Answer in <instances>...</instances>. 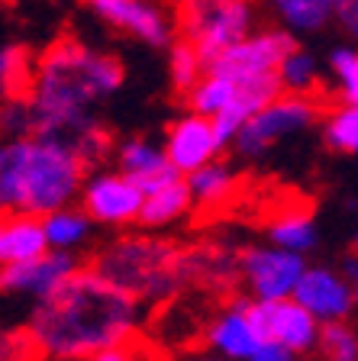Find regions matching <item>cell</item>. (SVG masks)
Wrapping results in <instances>:
<instances>
[{
  "mask_svg": "<svg viewBox=\"0 0 358 361\" xmlns=\"http://www.w3.org/2000/svg\"><path fill=\"white\" fill-rule=\"evenodd\" d=\"M355 248H358V229H355Z\"/></svg>",
  "mask_w": 358,
  "mask_h": 361,
  "instance_id": "35",
  "label": "cell"
},
{
  "mask_svg": "<svg viewBox=\"0 0 358 361\" xmlns=\"http://www.w3.org/2000/svg\"><path fill=\"white\" fill-rule=\"evenodd\" d=\"M236 264H239V281L246 284L249 297L278 300V297H291L310 262L300 252L268 242V245H249L242 255H236Z\"/></svg>",
  "mask_w": 358,
  "mask_h": 361,
  "instance_id": "9",
  "label": "cell"
},
{
  "mask_svg": "<svg viewBox=\"0 0 358 361\" xmlns=\"http://www.w3.org/2000/svg\"><path fill=\"white\" fill-rule=\"evenodd\" d=\"M323 142L333 152L358 155V106L355 104H333L320 116Z\"/></svg>",
  "mask_w": 358,
  "mask_h": 361,
  "instance_id": "26",
  "label": "cell"
},
{
  "mask_svg": "<svg viewBox=\"0 0 358 361\" xmlns=\"http://www.w3.org/2000/svg\"><path fill=\"white\" fill-rule=\"evenodd\" d=\"M42 223V235L49 248H59V252H75L81 255L84 248L94 239V219L81 210V203H68L59 210L39 216Z\"/></svg>",
  "mask_w": 358,
  "mask_h": 361,
  "instance_id": "19",
  "label": "cell"
},
{
  "mask_svg": "<svg viewBox=\"0 0 358 361\" xmlns=\"http://www.w3.org/2000/svg\"><path fill=\"white\" fill-rule=\"evenodd\" d=\"M84 4H88V7H90V4H97V0H84Z\"/></svg>",
  "mask_w": 358,
  "mask_h": 361,
  "instance_id": "34",
  "label": "cell"
},
{
  "mask_svg": "<svg viewBox=\"0 0 358 361\" xmlns=\"http://www.w3.org/2000/svg\"><path fill=\"white\" fill-rule=\"evenodd\" d=\"M81 264H84L81 255H75V252L45 248L42 255H32L26 262L0 268V297H7V300H30V307H36L45 297H52Z\"/></svg>",
  "mask_w": 358,
  "mask_h": 361,
  "instance_id": "10",
  "label": "cell"
},
{
  "mask_svg": "<svg viewBox=\"0 0 358 361\" xmlns=\"http://www.w3.org/2000/svg\"><path fill=\"white\" fill-rule=\"evenodd\" d=\"M236 94V81L229 75H220V71H203L191 87L181 94L187 104V110L203 113V116H217L220 110H226Z\"/></svg>",
  "mask_w": 358,
  "mask_h": 361,
  "instance_id": "24",
  "label": "cell"
},
{
  "mask_svg": "<svg viewBox=\"0 0 358 361\" xmlns=\"http://www.w3.org/2000/svg\"><path fill=\"white\" fill-rule=\"evenodd\" d=\"M297 45V36L291 30H258V32H246V36L232 42L229 49L217 55V59L207 65V71H220V75H229L232 81L239 78H255V75H271L278 68V61L291 52Z\"/></svg>",
  "mask_w": 358,
  "mask_h": 361,
  "instance_id": "12",
  "label": "cell"
},
{
  "mask_svg": "<svg viewBox=\"0 0 358 361\" xmlns=\"http://www.w3.org/2000/svg\"><path fill=\"white\" fill-rule=\"evenodd\" d=\"M13 358H36L26 326H0V361Z\"/></svg>",
  "mask_w": 358,
  "mask_h": 361,
  "instance_id": "30",
  "label": "cell"
},
{
  "mask_svg": "<svg viewBox=\"0 0 358 361\" xmlns=\"http://www.w3.org/2000/svg\"><path fill=\"white\" fill-rule=\"evenodd\" d=\"M162 149H165V158H168V165H172L174 171L191 174L194 168H201V165H207V161L223 155L226 145L217 135V126H213L210 116L187 110V113H181L172 126L165 129Z\"/></svg>",
  "mask_w": 358,
  "mask_h": 361,
  "instance_id": "14",
  "label": "cell"
},
{
  "mask_svg": "<svg viewBox=\"0 0 358 361\" xmlns=\"http://www.w3.org/2000/svg\"><path fill=\"white\" fill-rule=\"evenodd\" d=\"M142 316L145 303L84 262L52 297L30 310L23 326L36 358L100 361L110 348L139 345Z\"/></svg>",
  "mask_w": 358,
  "mask_h": 361,
  "instance_id": "2",
  "label": "cell"
},
{
  "mask_svg": "<svg viewBox=\"0 0 358 361\" xmlns=\"http://www.w3.org/2000/svg\"><path fill=\"white\" fill-rule=\"evenodd\" d=\"M336 268L342 271V274H345L349 281H358V248L352 252V255H345V258H342V264H336Z\"/></svg>",
  "mask_w": 358,
  "mask_h": 361,
  "instance_id": "32",
  "label": "cell"
},
{
  "mask_svg": "<svg viewBox=\"0 0 358 361\" xmlns=\"http://www.w3.org/2000/svg\"><path fill=\"white\" fill-rule=\"evenodd\" d=\"M203 345H207V352L220 355V358H236V361H291L294 358L284 345L261 336V329L255 326L252 313H249V297H239V300L226 303L210 319L207 332H203Z\"/></svg>",
  "mask_w": 358,
  "mask_h": 361,
  "instance_id": "7",
  "label": "cell"
},
{
  "mask_svg": "<svg viewBox=\"0 0 358 361\" xmlns=\"http://www.w3.org/2000/svg\"><path fill=\"white\" fill-rule=\"evenodd\" d=\"M126 81L117 55L78 39H59L36 59L26 90V133L71 145L88 168L110 161L113 135L94 106L110 100Z\"/></svg>",
  "mask_w": 358,
  "mask_h": 361,
  "instance_id": "1",
  "label": "cell"
},
{
  "mask_svg": "<svg viewBox=\"0 0 358 361\" xmlns=\"http://www.w3.org/2000/svg\"><path fill=\"white\" fill-rule=\"evenodd\" d=\"M336 23H339V30L349 36V42L358 45V0H339Z\"/></svg>",
  "mask_w": 358,
  "mask_h": 361,
  "instance_id": "31",
  "label": "cell"
},
{
  "mask_svg": "<svg viewBox=\"0 0 358 361\" xmlns=\"http://www.w3.org/2000/svg\"><path fill=\"white\" fill-rule=\"evenodd\" d=\"M316 355H323L329 361H358V326L352 319L320 323Z\"/></svg>",
  "mask_w": 358,
  "mask_h": 361,
  "instance_id": "27",
  "label": "cell"
},
{
  "mask_svg": "<svg viewBox=\"0 0 358 361\" xmlns=\"http://www.w3.org/2000/svg\"><path fill=\"white\" fill-rule=\"evenodd\" d=\"M88 264H94L104 278L117 281L119 287H126L145 307L165 303L181 290V284H187L184 248L152 235V229L149 233L117 235L113 242L100 245L94 252V262Z\"/></svg>",
  "mask_w": 358,
  "mask_h": 361,
  "instance_id": "4",
  "label": "cell"
},
{
  "mask_svg": "<svg viewBox=\"0 0 358 361\" xmlns=\"http://www.w3.org/2000/svg\"><path fill=\"white\" fill-rule=\"evenodd\" d=\"M90 168L71 145L49 135L0 139V213H45L78 203Z\"/></svg>",
  "mask_w": 358,
  "mask_h": 361,
  "instance_id": "3",
  "label": "cell"
},
{
  "mask_svg": "<svg viewBox=\"0 0 358 361\" xmlns=\"http://www.w3.org/2000/svg\"><path fill=\"white\" fill-rule=\"evenodd\" d=\"M90 10L113 30L126 32L152 49H165L174 42V16L162 0H97Z\"/></svg>",
  "mask_w": 358,
  "mask_h": 361,
  "instance_id": "13",
  "label": "cell"
},
{
  "mask_svg": "<svg viewBox=\"0 0 358 361\" xmlns=\"http://www.w3.org/2000/svg\"><path fill=\"white\" fill-rule=\"evenodd\" d=\"M249 313L261 336L284 345L294 358L316 355L320 342V319H316L297 297H278V300H255L249 297Z\"/></svg>",
  "mask_w": 358,
  "mask_h": 361,
  "instance_id": "11",
  "label": "cell"
},
{
  "mask_svg": "<svg viewBox=\"0 0 358 361\" xmlns=\"http://www.w3.org/2000/svg\"><path fill=\"white\" fill-rule=\"evenodd\" d=\"M326 68L336 84L339 104H355L358 106V45H336L326 59Z\"/></svg>",
  "mask_w": 358,
  "mask_h": 361,
  "instance_id": "28",
  "label": "cell"
},
{
  "mask_svg": "<svg viewBox=\"0 0 358 361\" xmlns=\"http://www.w3.org/2000/svg\"><path fill=\"white\" fill-rule=\"evenodd\" d=\"M81 210L94 219V226L126 229L139 223L142 188L119 168H90L78 194Z\"/></svg>",
  "mask_w": 358,
  "mask_h": 361,
  "instance_id": "8",
  "label": "cell"
},
{
  "mask_svg": "<svg viewBox=\"0 0 358 361\" xmlns=\"http://www.w3.org/2000/svg\"><path fill=\"white\" fill-rule=\"evenodd\" d=\"M191 213H194V197H191V188H187V178L174 174V178L162 180L158 188L142 194V210L136 226L158 233V229L184 223Z\"/></svg>",
  "mask_w": 358,
  "mask_h": 361,
  "instance_id": "17",
  "label": "cell"
},
{
  "mask_svg": "<svg viewBox=\"0 0 358 361\" xmlns=\"http://www.w3.org/2000/svg\"><path fill=\"white\" fill-rule=\"evenodd\" d=\"M268 242L281 248H291V252H314L316 242H320V233H316V219L314 213L306 210H284L278 213L268 223Z\"/></svg>",
  "mask_w": 358,
  "mask_h": 361,
  "instance_id": "23",
  "label": "cell"
},
{
  "mask_svg": "<svg viewBox=\"0 0 358 361\" xmlns=\"http://www.w3.org/2000/svg\"><path fill=\"white\" fill-rule=\"evenodd\" d=\"M275 75L281 90H287V94H316L323 84L320 59L310 49H304V45H294L291 52L278 61Z\"/></svg>",
  "mask_w": 358,
  "mask_h": 361,
  "instance_id": "22",
  "label": "cell"
},
{
  "mask_svg": "<svg viewBox=\"0 0 358 361\" xmlns=\"http://www.w3.org/2000/svg\"><path fill=\"white\" fill-rule=\"evenodd\" d=\"M252 0H178V30L187 42L197 45L203 65L252 32Z\"/></svg>",
  "mask_w": 358,
  "mask_h": 361,
  "instance_id": "6",
  "label": "cell"
},
{
  "mask_svg": "<svg viewBox=\"0 0 358 361\" xmlns=\"http://www.w3.org/2000/svg\"><path fill=\"white\" fill-rule=\"evenodd\" d=\"M323 110L326 106H323V100H316V94H287V90H281L275 100H268L239 126L229 149L242 161H258L281 142L316 126Z\"/></svg>",
  "mask_w": 358,
  "mask_h": 361,
  "instance_id": "5",
  "label": "cell"
},
{
  "mask_svg": "<svg viewBox=\"0 0 358 361\" xmlns=\"http://www.w3.org/2000/svg\"><path fill=\"white\" fill-rule=\"evenodd\" d=\"M45 235L39 216L26 213H0V268L26 262L45 252Z\"/></svg>",
  "mask_w": 358,
  "mask_h": 361,
  "instance_id": "20",
  "label": "cell"
},
{
  "mask_svg": "<svg viewBox=\"0 0 358 361\" xmlns=\"http://www.w3.org/2000/svg\"><path fill=\"white\" fill-rule=\"evenodd\" d=\"M352 287H355V313H358V281H352Z\"/></svg>",
  "mask_w": 358,
  "mask_h": 361,
  "instance_id": "33",
  "label": "cell"
},
{
  "mask_svg": "<svg viewBox=\"0 0 358 361\" xmlns=\"http://www.w3.org/2000/svg\"><path fill=\"white\" fill-rule=\"evenodd\" d=\"M291 297H297L320 323L355 316V287L342 271L329 264H306Z\"/></svg>",
  "mask_w": 358,
  "mask_h": 361,
  "instance_id": "15",
  "label": "cell"
},
{
  "mask_svg": "<svg viewBox=\"0 0 358 361\" xmlns=\"http://www.w3.org/2000/svg\"><path fill=\"white\" fill-rule=\"evenodd\" d=\"M110 161H113V168H119V171L129 174V178L139 184L142 194L178 174L172 165H168L162 145L152 142V139H142V135H129V139L113 145Z\"/></svg>",
  "mask_w": 358,
  "mask_h": 361,
  "instance_id": "16",
  "label": "cell"
},
{
  "mask_svg": "<svg viewBox=\"0 0 358 361\" xmlns=\"http://www.w3.org/2000/svg\"><path fill=\"white\" fill-rule=\"evenodd\" d=\"M207 71V65H203V55L197 52L194 42H187L184 36L178 39V42H172V55H168V75H172V84L178 94H184L191 84L197 81V78Z\"/></svg>",
  "mask_w": 358,
  "mask_h": 361,
  "instance_id": "29",
  "label": "cell"
},
{
  "mask_svg": "<svg viewBox=\"0 0 358 361\" xmlns=\"http://www.w3.org/2000/svg\"><path fill=\"white\" fill-rule=\"evenodd\" d=\"M36 59L26 45H0V100L26 97Z\"/></svg>",
  "mask_w": 358,
  "mask_h": 361,
  "instance_id": "25",
  "label": "cell"
},
{
  "mask_svg": "<svg viewBox=\"0 0 358 361\" xmlns=\"http://www.w3.org/2000/svg\"><path fill=\"white\" fill-rule=\"evenodd\" d=\"M187 178V188H191V197H194V210H223L226 203L239 194V171L223 161V158H213L207 165L194 168Z\"/></svg>",
  "mask_w": 358,
  "mask_h": 361,
  "instance_id": "18",
  "label": "cell"
},
{
  "mask_svg": "<svg viewBox=\"0 0 358 361\" xmlns=\"http://www.w3.org/2000/svg\"><path fill=\"white\" fill-rule=\"evenodd\" d=\"M265 7L284 30L300 36V32H323L329 23H336L339 0H265Z\"/></svg>",
  "mask_w": 358,
  "mask_h": 361,
  "instance_id": "21",
  "label": "cell"
}]
</instances>
